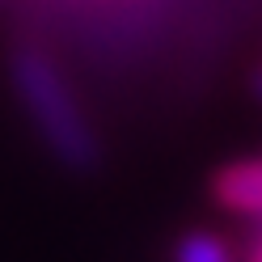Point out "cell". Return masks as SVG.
<instances>
[{
    "label": "cell",
    "instance_id": "cell-1",
    "mask_svg": "<svg viewBox=\"0 0 262 262\" xmlns=\"http://www.w3.org/2000/svg\"><path fill=\"white\" fill-rule=\"evenodd\" d=\"M9 80L51 157L72 173H93L102 161V140L85 119L68 76L55 68V59L38 47H17L9 59Z\"/></svg>",
    "mask_w": 262,
    "mask_h": 262
},
{
    "label": "cell",
    "instance_id": "cell-2",
    "mask_svg": "<svg viewBox=\"0 0 262 262\" xmlns=\"http://www.w3.org/2000/svg\"><path fill=\"white\" fill-rule=\"evenodd\" d=\"M211 199L245 220H262V157L233 161L211 178Z\"/></svg>",
    "mask_w": 262,
    "mask_h": 262
},
{
    "label": "cell",
    "instance_id": "cell-3",
    "mask_svg": "<svg viewBox=\"0 0 262 262\" xmlns=\"http://www.w3.org/2000/svg\"><path fill=\"white\" fill-rule=\"evenodd\" d=\"M173 262H233V254L216 233H186L173 245Z\"/></svg>",
    "mask_w": 262,
    "mask_h": 262
},
{
    "label": "cell",
    "instance_id": "cell-4",
    "mask_svg": "<svg viewBox=\"0 0 262 262\" xmlns=\"http://www.w3.org/2000/svg\"><path fill=\"white\" fill-rule=\"evenodd\" d=\"M254 93H258V97H262V72H258V76H254Z\"/></svg>",
    "mask_w": 262,
    "mask_h": 262
},
{
    "label": "cell",
    "instance_id": "cell-5",
    "mask_svg": "<svg viewBox=\"0 0 262 262\" xmlns=\"http://www.w3.org/2000/svg\"><path fill=\"white\" fill-rule=\"evenodd\" d=\"M254 262H262V241H258V245H254Z\"/></svg>",
    "mask_w": 262,
    "mask_h": 262
},
{
    "label": "cell",
    "instance_id": "cell-6",
    "mask_svg": "<svg viewBox=\"0 0 262 262\" xmlns=\"http://www.w3.org/2000/svg\"><path fill=\"white\" fill-rule=\"evenodd\" d=\"M0 5H5V0H0Z\"/></svg>",
    "mask_w": 262,
    "mask_h": 262
}]
</instances>
